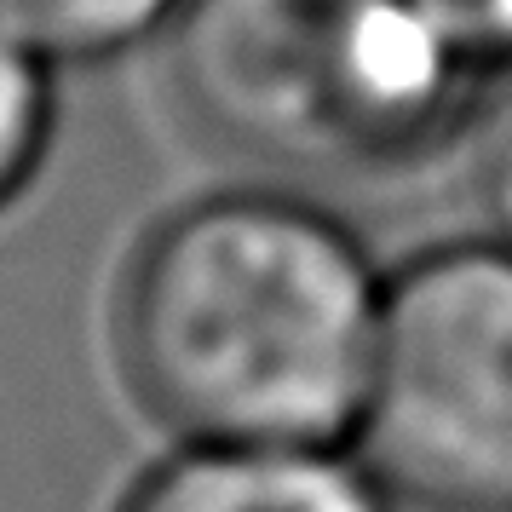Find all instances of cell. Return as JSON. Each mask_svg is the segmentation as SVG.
Listing matches in <instances>:
<instances>
[{
	"instance_id": "6da1fadb",
	"label": "cell",
	"mask_w": 512,
	"mask_h": 512,
	"mask_svg": "<svg viewBox=\"0 0 512 512\" xmlns=\"http://www.w3.org/2000/svg\"><path fill=\"white\" fill-rule=\"evenodd\" d=\"M386 282L317 202L225 190L167 213L116 294L121 374L190 443H334L357 426Z\"/></svg>"
},
{
	"instance_id": "7a4b0ae2",
	"label": "cell",
	"mask_w": 512,
	"mask_h": 512,
	"mask_svg": "<svg viewBox=\"0 0 512 512\" xmlns=\"http://www.w3.org/2000/svg\"><path fill=\"white\" fill-rule=\"evenodd\" d=\"M167 75L213 144L300 179L426 162L489 81L415 0H185Z\"/></svg>"
},
{
	"instance_id": "3957f363",
	"label": "cell",
	"mask_w": 512,
	"mask_h": 512,
	"mask_svg": "<svg viewBox=\"0 0 512 512\" xmlns=\"http://www.w3.org/2000/svg\"><path fill=\"white\" fill-rule=\"evenodd\" d=\"M357 449L420 512H512V242H449L386 282Z\"/></svg>"
},
{
	"instance_id": "277c9868",
	"label": "cell",
	"mask_w": 512,
	"mask_h": 512,
	"mask_svg": "<svg viewBox=\"0 0 512 512\" xmlns=\"http://www.w3.org/2000/svg\"><path fill=\"white\" fill-rule=\"evenodd\" d=\"M121 512H392L386 484L328 443H190L127 489Z\"/></svg>"
},
{
	"instance_id": "5b68a950",
	"label": "cell",
	"mask_w": 512,
	"mask_h": 512,
	"mask_svg": "<svg viewBox=\"0 0 512 512\" xmlns=\"http://www.w3.org/2000/svg\"><path fill=\"white\" fill-rule=\"evenodd\" d=\"M185 12V0H0V24L47 64H98L133 52Z\"/></svg>"
},
{
	"instance_id": "8992f818",
	"label": "cell",
	"mask_w": 512,
	"mask_h": 512,
	"mask_svg": "<svg viewBox=\"0 0 512 512\" xmlns=\"http://www.w3.org/2000/svg\"><path fill=\"white\" fill-rule=\"evenodd\" d=\"M52 133L47 58L0 24V208L35 179Z\"/></svg>"
},
{
	"instance_id": "52a82bcc",
	"label": "cell",
	"mask_w": 512,
	"mask_h": 512,
	"mask_svg": "<svg viewBox=\"0 0 512 512\" xmlns=\"http://www.w3.org/2000/svg\"><path fill=\"white\" fill-rule=\"evenodd\" d=\"M484 75H512V0H415Z\"/></svg>"
},
{
	"instance_id": "ba28073f",
	"label": "cell",
	"mask_w": 512,
	"mask_h": 512,
	"mask_svg": "<svg viewBox=\"0 0 512 512\" xmlns=\"http://www.w3.org/2000/svg\"><path fill=\"white\" fill-rule=\"evenodd\" d=\"M484 150H478V185H484V208L495 219V236L512 242V93L495 98L484 116Z\"/></svg>"
}]
</instances>
